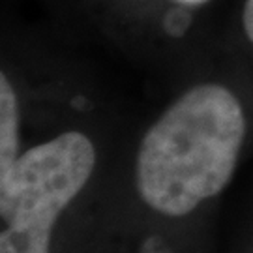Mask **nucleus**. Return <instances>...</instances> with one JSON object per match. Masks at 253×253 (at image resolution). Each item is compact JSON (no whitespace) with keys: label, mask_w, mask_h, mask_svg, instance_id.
<instances>
[{"label":"nucleus","mask_w":253,"mask_h":253,"mask_svg":"<svg viewBox=\"0 0 253 253\" xmlns=\"http://www.w3.org/2000/svg\"><path fill=\"white\" fill-rule=\"evenodd\" d=\"M96 150L81 131H66L19 156L0 178V253H49L58 214L84 188Z\"/></svg>","instance_id":"obj_2"},{"label":"nucleus","mask_w":253,"mask_h":253,"mask_svg":"<svg viewBox=\"0 0 253 253\" xmlns=\"http://www.w3.org/2000/svg\"><path fill=\"white\" fill-rule=\"evenodd\" d=\"M244 135V109L227 86L205 83L186 90L141 141V199L163 216L190 214L229 184Z\"/></svg>","instance_id":"obj_1"},{"label":"nucleus","mask_w":253,"mask_h":253,"mask_svg":"<svg viewBox=\"0 0 253 253\" xmlns=\"http://www.w3.org/2000/svg\"><path fill=\"white\" fill-rule=\"evenodd\" d=\"M174 2L184 4V6H203V4H207L208 0H174Z\"/></svg>","instance_id":"obj_5"},{"label":"nucleus","mask_w":253,"mask_h":253,"mask_svg":"<svg viewBox=\"0 0 253 253\" xmlns=\"http://www.w3.org/2000/svg\"><path fill=\"white\" fill-rule=\"evenodd\" d=\"M242 27L248 40L253 43V0H246L242 9Z\"/></svg>","instance_id":"obj_4"},{"label":"nucleus","mask_w":253,"mask_h":253,"mask_svg":"<svg viewBox=\"0 0 253 253\" xmlns=\"http://www.w3.org/2000/svg\"><path fill=\"white\" fill-rule=\"evenodd\" d=\"M19 101L6 73H0V178L6 176L19 156Z\"/></svg>","instance_id":"obj_3"}]
</instances>
